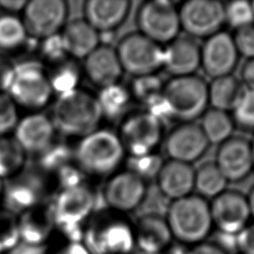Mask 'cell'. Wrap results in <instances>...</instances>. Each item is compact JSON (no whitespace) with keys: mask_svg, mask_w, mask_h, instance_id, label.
I'll list each match as a JSON object with an SVG mask.
<instances>
[{"mask_svg":"<svg viewBox=\"0 0 254 254\" xmlns=\"http://www.w3.org/2000/svg\"><path fill=\"white\" fill-rule=\"evenodd\" d=\"M95 205L93 190L85 185L64 189L52 205L56 227L68 241H81L82 223Z\"/></svg>","mask_w":254,"mask_h":254,"instance_id":"cell-4","label":"cell"},{"mask_svg":"<svg viewBox=\"0 0 254 254\" xmlns=\"http://www.w3.org/2000/svg\"><path fill=\"white\" fill-rule=\"evenodd\" d=\"M28 34L22 19L12 14L0 16V49L15 50L23 45Z\"/></svg>","mask_w":254,"mask_h":254,"instance_id":"cell-32","label":"cell"},{"mask_svg":"<svg viewBox=\"0 0 254 254\" xmlns=\"http://www.w3.org/2000/svg\"><path fill=\"white\" fill-rule=\"evenodd\" d=\"M84 61L87 77L100 88L116 84L123 72L116 50L106 45H99Z\"/></svg>","mask_w":254,"mask_h":254,"instance_id":"cell-21","label":"cell"},{"mask_svg":"<svg viewBox=\"0 0 254 254\" xmlns=\"http://www.w3.org/2000/svg\"><path fill=\"white\" fill-rule=\"evenodd\" d=\"M134 228L137 249L150 254H161L172 245L173 235L165 216L157 212L143 214Z\"/></svg>","mask_w":254,"mask_h":254,"instance_id":"cell-19","label":"cell"},{"mask_svg":"<svg viewBox=\"0 0 254 254\" xmlns=\"http://www.w3.org/2000/svg\"><path fill=\"white\" fill-rule=\"evenodd\" d=\"M163 96L173 118L190 122L205 112L208 103L207 84L194 74L174 76L164 84Z\"/></svg>","mask_w":254,"mask_h":254,"instance_id":"cell-6","label":"cell"},{"mask_svg":"<svg viewBox=\"0 0 254 254\" xmlns=\"http://www.w3.org/2000/svg\"><path fill=\"white\" fill-rule=\"evenodd\" d=\"M44 40L45 41L43 44V53L48 59L52 61H57L61 60L64 55H66L60 34H56Z\"/></svg>","mask_w":254,"mask_h":254,"instance_id":"cell-42","label":"cell"},{"mask_svg":"<svg viewBox=\"0 0 254 254\" xmlns=\"http://www.w3.org/2000/svg\"><path fill=\"white\" fill-rule=\"evenodd\" d=\"M233 41L239 55L254 59V25L236 30Z\"/></svg>","mask_w":254,"mask_h":254,"instance_id":"cell-40","label":"cell"},{"mask_svg":"<svg viewBox=\"0 0 254 254\" xmlns=\"http://www.w3.org/2000/svg\"><path fill=\"white\" fill-rule=\"evenodd\" d=\"M55 130L51 118L42 113H32L18 120L14 139L25 153H44L53 143Z\"/></svg>","mask_w":254,"mask_h":254,"instance_id":"cell-18","label":"cell"},{"mask_svg":"<svg viewBox=\"0 0 254 254\" xmlns=\"http://www.w3.org/2000/svg\"><path fill=\"white\" fill-rule=\"evenodd\" d=\"M188 254H227L213 242H200L189 247Z\"/></svg>","mask_w":254,"mask_h":254,"instance_id":"cell-45","label":"cell"},{"mask_svg":"<svg viewBox=\"0 0 254 254\" xmlns=\"http://www.w3.org/2000/svg\"><path fill=\"white\" fill-rule=\"evenodd\" d=\"M17 227L20 241L37 245L47 244L56 227L52 206L38 204L21 213Z\"/></svg>","mask_w":254,"mask_h":254,"instance_id":"cell-24","label":"cell"},{"mask_svg":"<svg viewBox=\"0 0 254 254\" xmlns=\"http://www.w3.org/2000/svg\"><path fill=\"white\" fill-rule=\"evenodd\" d=\"M236 254H239V253H236Z\"/></svg>","mask_w":254,"mask_h":254,"instance_id":"cell-55","label":"cell"},{"mask_svg":"<svg viewBox=\"0 0 254 254\" xmlns=\"http://www.w3.org/2000/svg\"><path fill=\"white\" fill-rule=\"evenodd\" d=\"M163 164L164 162L160 156L150 153L143 156L131 157L128 162V171L145 182L146 180L157 178Z\"/></svg>","mask_w":254,"mask_h":254,"instance_id":"cell-34","label":"cell"},{"mask_svg":"<svg viewBox=\"0 0 254 254\" xmlns=\"http://www.w3.org/2000/svg\"><path fill=\"white\" fill-rule=\"evenodd\" d=\"M244 85L231 74L213 78L207 85L208 103L212 108L222 111H232L238 101Z\"/></svg>","mask_w":254,"mask_h":254,"instance_id":"cell-27","label":"cell"},{"mask_svg":"<svg viewBox=\"0 0 254 254\" xmlns=\"http://www.w3.org/2000/svg\"><path fill=\"white\" fill-rule=\"evenodd\" d=\"M236 249L239 254H254V222L236 234Z\"/></svg>","mask_w":254,"mask_h":254,"instance_id":"cell-41","label":"cell"},{"mask_svg":"<svg viewBox=\"0 0 254 254\" xmlns=\"http://www.w3.org/2000/svg\"><path fill=\"white\" fill-rule=\"evenodd\" d=\"M50 81L53 92L56 91L61 95L77 88L78 71L70 64H62L50 77Z\"/></svg>","mask_w":254,"mask_h":254,"instance_id":"cell-37","label":"cell"},{"mask_svg":"<svg viewBox=\"0 0 254 254\" xmlns=\"http://www.w3.org/2000/svg\"><path fill=\"white\" fill-rule=\"evenodd\" d=\"M146 194L145 182L128 170L111 177L103 191L109 207L120 212L137 208L145 200Z\"/></svg>","mask_w":254,"mask_h":254,"instance_id":"cell-15","label":"cell"},{"mask_svg":"<svg viewBox=\"0 0 254 254\" xmlns=\"http://www.w3.org/2000/svg\"><path fill=\"white\" fill-rule=\"evenodd\" d=\"M209 208L212 224L217 231L227 234L236 235L251 217L247 197L233 190H224L212 198Z\"/></svg>","mask_w":254,"mask_h":254,"instance_id":"cell-13","label":"cell"},{"mask_svg":"<svg viewBox=\"0 0 254 254\" xmlns=\"http://www.w3.org/2000/svg\"><path fill=\"white\" fill-rule=\"evenodd\" d=\"M251 147H252V156H253V169H254V141L251 143Z\"/></svg>","mask_w":254,"mask_h":254,"instance_id":"cell-52","label":"cell"},{"mask_svg":"<svg viewBox=\"0 0 254 254\" xmlns=\"http://www.w3.org/2000/svg\"><path fill=\"white\" fill-rule=\"evenodd\" d=\"M0 254H2V253H0Z\"/></svg>","mask_w":254,"mask_h":254,"instance_id":"cell-56","label":"cell"},{"mask_svg":"<svg viewBox=\"0 0 254 254\" xmlns=\"http://www.w3.org/2000/svg\"><path fill=\"white\" fill-rule=\"evenodd\" d=\"M52 254H90L81 241H68Z\"/></svg>","mask_w":254,"mask_h":254,"instance_id":"cell-46","label":"cell"},{"mask_svg":"<svg viewBox=\"0 0 254 254\" xmlns=\"http://www.w3.org/2000/svg\"><path fill=\"white\" fill-rule=\"evenodd\" d=\"M158 189L171 201L190 194L194 189V170L190 164L170 160L157 176Z\"/></svg>","mask_w":254,"mask_h":254,"instance_id":"cell-22","label":"cell"},{"mask_svg":"<svg viewBox=\"0 0 254 254\" xmlns=\"http://www.w3.org/2000/svg\"><path fill=\"white\" fill-rule=\"evenodd\" d=\"M13 102L29 109L44 107L51 99L53 88L50 76L38 64L16 65L5 91Z\"/></svg>","mask_w":254,"mask_h":254,"instance_id":"cell-7","label":"cell"},{"mask_svg":"<svg viewBox=\"0 0 254 254\" xmlns=\"http://www.w3.org/2000/svg\"><path fill=\"white\" fill-rule=\"evenodd\" d=\"M18 242L17 220L7 210L0 212V253L6 254Z\"/></svg>","mask_w":254,"mask_h":254,"instance_id":"cell-38","label":"cell"},{"mask_svg":"<svg viewBox=\"0 0 254 254\" xmlns=\"http://www.w3.org/2000/svg\"><path fill=\"white\" fill-rule=\"evenodd\" d=\"M129 10L128 0H88L83 5V19L98 33L109 32L122 24Z\"/></svg>","mask_w":254,"mask_h":254,"instance_id":"cell-23","label":"cell"},{"mask_svg":"<svg viewBox=\"0 0 254 254\" xmlns=\"http://www.w3.org/2000/svg\"><path fill=\"white\" fill-rule=\"evenodd\" d=\"M181 29L195 38H208L225 23L224 5L216 0H190L179 9Z\"/></svg>","mask_w":254,"mask_h":254,"instance_id":"cell-11","label":"cell"},{"mask_svg":"<svg viewBox=\"0 0 254 254\" xmlns=\"http://www.w3.org/2000/svg\"><path fill=\"white\" fill-rule=\"evenodd\" d=\"M6 254H49L48 244L37 245L20 241Z\"/></svg>","mask_w":254,"mask_h":254,"instance_id":"cell-43","label":"cell"},{"mask_svg":"<svg viewBox=\"0 0 254 254\" xmlns=\"http://www.w3.org/2000/svg\"><path fill=\"white\" fill-rule=\"evenodd\" d=\"M14 68L15 65L11 61L0 54V91H6Z\"/></svg>","mask_w":254,"mask_h":254,"instance_id":"cell-44","label":"cell"},{"mask_svg":"<svg viewBox=\"0 0 254 254\" xmlns=\"http://www.w3.org/2000/svg\"><path fill=\"white\" fill-rule=\"evenodd\" d=\"M199 126L208 143L222 144L231 137L233 120L227 112L211 108L202 114Z\"/></svg>","mask_w":254,"mask_h":254,"instance_id":"cell-28","label":"cell"},{"mask_svg":"<svg viewBox=\"0 0 254 254\" xmlns=\"http://www.w3.org/2000/svg\"><path fill=\"white\" fill-rule=\"evenodd\" d=\"M5 192V205L12 214H21L39 204L41 190L33 180L20 178Z\"/></svg>","mask_w":254,"mask_h":254,"instance_id":"cell-26","label":"cell"},{"mask_svg":"<svg viewBox=\"0 0 254 254\" xmlns=\"http://www.w3.org/2000/svg\"><path fill=\"white\" fill-rule=\"evenodd\" d=\"M17 123L18 113L16 104L6 92L0 91V137L14 130Z\"/></svg>","mask_w":254,"mask_h":254,"instance_id":"cell-39","label":"cell"},{"mask_svg":"<svg viewBox=\"0 0 254 254\" xmlns=\"http://www.w3.org/2000/svg\"><path fill=\"white\" fill-rule=\"evenodd\" d=\"M228 181L215 165L206 163L194 171V189L201 197L214 198L225 190Z\"/></svg>","mask_w":254,"mask_h":254,"instance_id":"cell-29","label":"cell"},{"mask_svg":"<svg viewBox=\"0 0 254 254\" xmlns=\"http://www.w3.org/2000/svg\"><path fill=\"white\" fill-rule=\"evenodd\" d=\"M81 242L90 254H131L136 248L133 226L112 215L93 220L84 229Z\"/></svg>","mask_w":254,"mask_h":254,"instance_id":"cell-5","label":"cell"},{"mask_svg":"<svg viewBox=\"0 0 254 254\" xmlns=\"http://www.w3.org/2000/svg\"><path fill=\"white\" fill-rule=\"evenodd\" d=\"M125 150L115 133L95 130L84 136L75 149V160L81 171L91 176L112 174L121 164Z\"/></svg>","mask_w":254,"mask_h":254,"instance_id":"cell-3","label":"cell"},{"mask_svg":"<svg viewBox=\"0 0 254 254\" xmlns=\"http://www.w3.org/2000/svg\"><path fill=\"white\" fill-rule=\"evenodd\" d=\"M251 5H252V8H253V10H254V1L251 2Z\"/></svg>","mask_w":254,"mask_h":254,"instance_id":"cell-54","label":"cell"},{"mask_svg":"<svg viewBox=\"0 0 254 254\" xmlns=\"http://www.w3.org/2000/svg\"><path fill=\"white\" fill-rule=\"evenodd\" d=\"M189 248L184 245H171L161 254H188Z\"/></svg>","mask_w":254,"mask_h":254,"instance_id":"cell-49","label":"cell"},{"mask_svg":"<svg viewBox=\"0 0 254 254\" xmlns=\"http://www.w3.org/2000/svg\"><path fill=\"white\" fill-rule=\"evenodd\" d=\"M248 205H249V210H250V215L254 218V189L251 190L249 196L247 197Z\"/></svg>","mask_w":254,"mask_h":254,"instance_id":"cell-50","label":"cell"},{"mask_svg":"<svg viewBox=\"0 0 254 254\" xmlns=\"http://www.w3.org/2000/svg\"><path fill=\"white\" fill-rule=\"evenodd\" d=\"M2 190H3V185H2V180L0 179V194H1L2 191H3Z\"/></svg>","mask_w":254,"mask_h":254,"instance_id":"cell-53","label":"cell"},{"mask_svg":"<svg viewBox=\"0 0 254 254\" xmlns=\"http://www.w3.org/2000/svg\"><path fill=\"white\" fill-rule=\"evenodd\" d=\"M208 144L199 125L184 122L171 131L165 145L171 160L190 164L202 156Z\"/></svg>","mask_w":254,"mask_h":254,"instance_id":"cell-16","label":"cell"},{"mask_svg":"<svg viewBox=\"0 0 254 254\" xmlns=\"http://www.w3.org/2000/svg\"><path fill=\"white\" fill-rule=\"evenodd\" d=\"M241 77L244 86L254 90V59L248 60L241 70Z\"/></svg>","mask_w":254,"mask_h":254,"instance_id":"cell-47","label":"cell"},{"mask_svg":"<svg viewBox=\"0 0 254 254\" xmlns=\"http://www.w3.org/2000/svg\"><path fill=\"white\" fill-rule=\"evenodd\" d=\"M101 118L96 97L75 88L59 95L51 119L55 129L64 135L82 138L97 130Z\"/></svg>","mask_w":254,"mask_h":254,"instance_id":"cell-1","label":"cell"},{"mask_svg":"<svg viewBox=\"0 0 254 254\" xmlns=\"http://www.w3.org/2000/svg\"><path fill=\"white\" fill-rule=\"evenodd\" d=\"M26 153L14 137H0V179L16 176L25 164Z\"/></svg>","mask_w":254,"mask_h":254,"instance_id":"cell-30","label":"cell"},{"mask_svg":"<svg viewBox=\"0 0 254 254\" xmlns=\"http://www.w3.org/2000/svg\"><path fill=\"white\" fill-rule=\"evenodd\" d=\"M60 36L65 54L76 59H85L99 46L98 32L84 19L68 22Z\"/></svg>","mask_w":254,"mask_h":254,"instance_id":"cell-25","label":"cell"},{"mask_svg":"<svg viewBox=\"0 0 254 254\" xmlns=\"http://www.w3.org/2000/svg\"><path fill=\"white\" fill-rule=\"evenodd\" d=\"M162 134V122L145 111L127 117L121 124L118 137L125 152L138 157L153 153Z\"/></svg>","mask_w":254,"mask_h":254,"instance_id":"cell-10","label":"cell"},{"mask_svg":"<svg viewBox=\"0 0 254 254\" xmlns=\"http://www.w3.org/2000/svg\"><path fill=\"white\" fill-rule=\"evenodd\" d=\"M235 122L243 128H254V90L244 89L232 109Z\"/></svg>","mask_w":254,"mask_h":254,"instance_id":"cell-36","label":"cell"},{"mask_svg":"<svg viewBox=\"0 0 254 254\" xmlns=\"http://www.w3.org/2000/svg\"><path fill=\"white\" fill-rule=\"evenodd\" d=\"M26 4V0H0V8L12 15L23 11Z\"/></svg>","mask_w":254,"mask_h":254,"instance_id":"cell-48","label":"cell"},{"mask_svg":"<svg viewBox=\"0 0 254 254\" xmlns=\"http://www.w3.org/2000/svg\"><path fill=\"white\" fill-rule=\"evenodd\" d=\"M140 33L161 45L178 37L181 29L179 10L168 0H152L141 5L137 13Z\"/></svg>","mask_w":254,"mask_h":254,"instance_id":"cell-9","label":"cell"},{"mask_svg":"<svg viewBox=\"0 0 254 254\" xmlns=\"http://www.w3.org/2000/svg\"><path fill=\"white\" fill-rule=\"evenodd\" d=\"M130 97L131 94L129 91L118 83L101 88L96 99L102 117L105 116L114 119L120 116L127 109L130 103Z\"/></svg>","mask_w":254,"mask_h":254,"instance_id":"cell-31","label":"cell"},{"mask_svg":"<svg viewBox=\"0 0 254 254\" xmlns=\"http://www.w3.org/2000/svg\"><path fill=\"white\" fill-rule=\"evenodd\" d=\"M224 17L231 27L236 30L248 27L254 23V10L251 2L237 0L224 6Z\"/></svg>","mask_w":254,"mask_h":254,"instance_id":"cell-33","label":"cell"},{"mask_svg":"<svg viewBox=\"0 0 254 254\" xmlns=\"http://www.w3.org/2000/svg\"><path fill=\"white\" fill-rule=\"evenodd\" d=\"M115 50L123 71L135 77L154 74L163 66L164 49L141 33L125 36Z\"/></svg>","mask_w":254,"mask_h":254,"instance_id":"cell-8","label":"cell"},{"mask_svg":"<svg viewBox=\"0 0 254 254\" xmlns=\"http://www.w3.org/2000/svg\"><path fill=\"white\" fill-rule=\"evenodd\" d=\"M23 12V24L27 34L40 39H46L64 28L67 4L64 0H31Z\"/></svg>","mask_w":254,"mask_h":254,"instance_id":"cell-12","label":"cell"},{"mask_svg":"<svg viewBox=\"0 0 254 254\" xmlns=\"http://www.w3.org/2000/svg\"><path fill=\"white\" fill-rule=\"evenodd\" d=\"M131 254H150V253H147V252H145V251H142V250H140V249L135 248V250H134Z\"/></svg>","mask_w":254,"mask_h":254,"instance_id":"cell-51","label":"cell"},{"mask_svg":"<svg viewBox=\"0 0 254 254\" xmlns=\"http://www.w3.org/2000/svg\"><path fill=\"white\" fill-rule=\"evenodd\" d=\"M200 65V47L189 37H177L164 49L163 66L174 76L191 75Z\"/></svg>","mask_w":254,"mask_h":254,"instance_id":"cell-20","label":"cell"},{"mask_svg":"<svg viewBox=\"0 0 254 254\" xmlns=\"http://www.w3.org/2000/svg\"><path fill=\"white\" fill-rule=\"evenodd\" d=\"M164 83L155 73L137 76L132 84L133 95L147 104L163 93Z\"/></svg>","mask_w":254,"mask_h":254,"instance_id":"cell-35","label":"cell"},{"mask_svg":"<svg viewBox=\"0 0 254 254\" xmlns=\"http://www.w3.org/2000/svg\"><path fill=\"white\" fill-rule=\"evenodd\" d=\"M215 165L228 182L244 179L253 169L251 143L241 137H230L220 144Z\"/></svg>","mask_w":254,"mask_h":254,"instance_id":"cell-17","label":"cell"},{"mask_svg":"<svg viewBox=\"0 0 254 254\" xmlns=\"http://www.w3.org/2000/svg\"><path fill=\"white\" fill-rule=\"evenodd\" d=\"M165 218L173 238L184 245L203 242L213 226L208 202L193 194L172 200Z\"/></svg>","mask_w":254,"mask_h":254,"instance_id":"cell-2","label":"cell"},{"mask_svg":"<svg viewBox=\"0 0 254 254\" xmlns=\"http://www.w3.org/2000/svg\"><path fill=\"white\" fill-rule=\"evenodd\" d=\"M238 56L233 38L219 31L206 38L200 48V65L212 79L229 75L237 64Z\"/></svg>","mask_w":254,"mask_h":254,"instance_id":"cell-14","label":"cell"}]
</instances>
